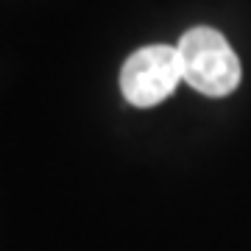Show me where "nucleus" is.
<instances>
[{"label":"nucleus","mask_w":251,"mask_h":251,"mask_svg":"<svg viewBox=\"0 0 251 251\" xmlns=\"http://www.w3.org/2000/svg\"><path fill=\"white\" fill-rule=\"evenodd\" d=\"M179 56L184 67V81L193 90L204 92L209 98H224L237 90L240 84V59L226 42L224 34H218L209 25H196L179 39Z\"/></svg>","instance_id":"nucleus-1"},{"label":"nucleus","mask_w":251,"mask_h":251,"mask_svg":"<svg viewBox=\"0 0 251 251\" xmlns=\"http://www.w3.org/2000/svg\"><path fill=\"white\" fill-rule=\"evenodd\" d=\"M184 78L176 45H145L126 59L120 70V92L137 109H148L171 98Z\"/></svg>","instance_id":"nucleus-2"}]
</instances>
